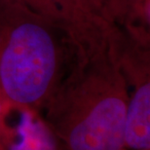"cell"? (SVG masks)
I'll return each mask as SVG.
<instances>
[{"mask_svg": "<svg viewBox=\"0 0 150 150\" xmlns=\"http://www.w3.org/2000/svg\"><path fill=\"white\" fill-rule=\"evenodd\" d=\"M2 139V150H64L40 113L14 105Z\"/></svg>", "mask_w": 150, "mask_h": 150, "instance_id": "cell-5", "label": "cell"}, {"mask_svg": "<svg viewBox=\"0 0 150 150\" xmlns=\"http://www.w3.org/2000/svg\"><path fill=\"white\" fill-rule=\"evenodd\" d=\"M107 42L129 92L123 150H150V37L113 25Z\"/></svg>", "mask_w": 150, "mask_h": 150, "instance_id": "cell-3", "label": "cell"}, {"mask_svg": "<svg viewBox=\"0 0 150 150\" xmlns=\"http://www.w3.org/2000/svg\"><path fill=\"white\" fill-rule=\"evenodd\" d=\"M62 29L75 47L98 43L105 36L108 23L90 15L76 0H13Z\"/></svg>", "mask_w": 150, "mask_h": 150, "instance_id": "cell-4", "label": "cell"}, {"mask_svg": "<svg viewBox=\"0 0 150 150\" xmlns=\"http://www.w3.org/2000/svg\"><path fill=\"white\" fill-rule=\"evenodd\" d=\"M65 32L13 0H0V86L12 104L41 112L69 67Z\"/></svg>", "mask_w": 150, "mask_h": 150, "instance_id": "cell-2", "label": "cell"}, {"mask_svg": "<svg viewBox=\"0 0 150 150\" xmlns=\"http://www.w3.org/2000/svg\"><path fill=\"white\" fill-rule=\"evenodd\" d=\"M76 1L90 15L103 20L101 15L108 0H76Z\"/></svg>", "mask_w": 150, "mask_h": 150, "instance_id": "cell-8", "label": "cell"}, {"mask_svg": "<svg viewBox=\"0 0 150 150\" xmlns=\"http://www.w3.org/2000/svg\"><path fill=\"white\" fill-rule=\"evenodd\" d=\"M101 18L124 29L150 31V0H108Z\"/></svg>", "mask_w": 150, "mask_h": 150, "instance_id": "cell-6", "label": "cell"}, {"mask_svg": "<svg viewBox=\"0 0 150 150\" xmlns=\"http://www.w3.org/2000/svg\"><path fill=\"white\" fill-rule=\"evenodd\" d=\"M128 100L105 33L98 43L75 47L67 73L40 115L64 150H123Z\"/></svg>", "mask_w": 150, "mask_h": 150, "instance_id": "cell-1", "label": "cell"}, {"mask_svg": "<svg viewBox=\"0 0 150 150\" xmlns=\"http://www.w3.org/2000/svg\"><path fill=\"white\" fill-rule=\"evenodd\" d=\"M12 104L3 92V90L0 86V150H1V140L2 137L4 134V132L6 130V126H7L8 117L10 114Z\"/></svg>", "mask_w": 150, "mask_h": 150, "instance_id": "cell-7", "label": "cell"}]
</instances>
